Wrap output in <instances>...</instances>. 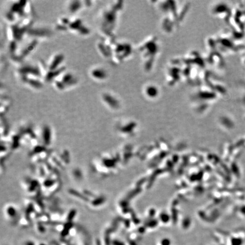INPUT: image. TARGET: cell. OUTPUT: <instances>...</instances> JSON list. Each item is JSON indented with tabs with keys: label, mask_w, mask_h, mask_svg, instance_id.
I'll return each mask as SVG.
<instances>
[{
	"label": "cell",
	"mask_w": 245,
	"mask_h": 245,
	"mask_svg": "<svg viewBox=\"0 0 245 245\" xmlns=\"http://www.w3.org/2000/svg\"><path fill=\"white\" fill-rule=\"evenodd\" d=\"M68 29H69L72 32H75L79 35H87L90 33V30L88 27L85 25L82 20L79 18L70 21Z\"/></svg>",
	"instance_id": "2"
},
{
	"label": "cell",
	"mask_w": 245,
	"mask_h": 245,
	"mask_svg": "<svg viewBox=\"0 0 245 245\" xmlns=\"http://www.w3.org/2000/svg\"><path fill=\"white\" fill-rule=\"evenodd\" d=\"M81 1H70L69 4L67 5V9L68 12L72 14H74L78 12L82 9L83 6Z\"/></svg>",
	"instance_id": "4"
},
{
	"label": "cell",
	"mask_w": 245,
	"mask_h": 245,
	"mask_svg": "<svg viewBox=\"0 0 245 245\" xmlns=\"http://www.w3.org/2000/svg\"><path fill=\"white\" fill-rule=\"evenodd\" d=\"M91 77L97 81H104L107 77V73L106 70L101 66H95L90 70Z\"/></svg>",
	"instance_id": "3"
},
{
	"label": "cell",
	"mask_w": 245,
	"mask_h": 245,
	"mask_svg": "<svg viewBox=\"0 0 245 245\" xmlns=\"http://www.w3.org/2000/svg\"><path fill=\"white\" fill-rule=\"evenodd\" d=\"M55 88L59 90H63L75 85L77 79L72 73L64 72L53 81Z\"/></svg>",
	"instance_id": "1"
}]
</instances>
